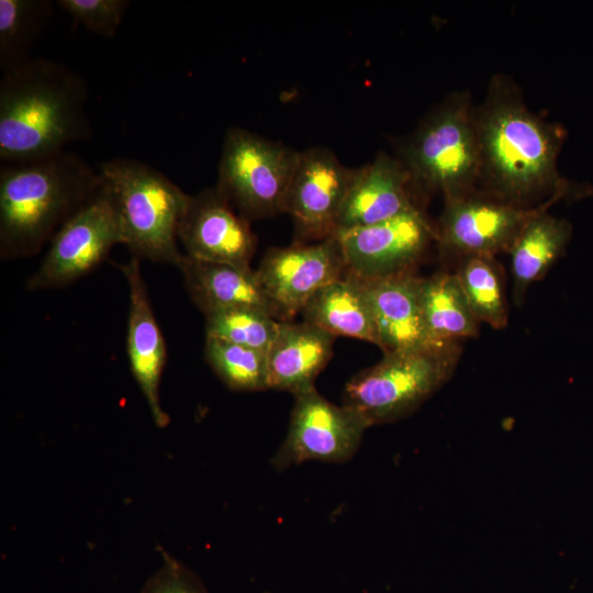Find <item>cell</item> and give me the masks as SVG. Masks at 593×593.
<instances>
[{
	"label": "cell",
	"instance_id": "10",
	"mask_svg": "<svg viewBox=\"0 0 593 593\" xmlns=\"http://www.w3.org/2000/svg\"><path fill=\"white\" fill-rule=\"evenodd\" d=\"M355 170L327 147L299 152L284 213L293 221L296 243L322 240L336 234L337 220Z\"/></svg>",
	"mask_w": 593,
	"mask_h": 593
},
{
	"label": "cell",
	"instance_id": "6",
	"mask_svg": "<svg viewBox=\"0 0 593 593\" xmlns=\"http://www.w3.org/2000/svg\"><path fill=\"white\" fill-rule=\"evenodd\" d=\"M460 353L459 343L450 342L385 354L346 383L343 405L360 415L369 427L401 419L450 379Z\"/></svg>",
	"mask_w": 593,
	"mask_h": 593
},
{
	"label": "cell",
	"instance_id": "12",
	"mask_svg": "<svg viewBox=\"0 0 593 593\" xmlns=\"http://www.w3.org/2000/svg\"><path fill=\"white\" fill-rule=\"evenodd\" d=\"M550 200L533 208L505 203L480 192L445 199L437 230V242L448 254L494 256L510 250L525 224Z\"/></svg>",
	"mask_w": 593,
	"mask_h": 593
},
{
	"label": "cell",
	"instance_id": "7",
	"mask_svg": "<svg viewBox=\"0 0 593 593\" xmlns=\"http://www.w3.org/2000/svg\"><path fill=\"white\" fill-rule=\"evenodd\" d=\"M299 152L249 130L225 133L215 188L248 221L284 213Z\"/></svg>",
	"mask_w": 593,
	"mask_h": 593
},
{
	"label": "cell",
	"instance_id": "26",
	"mask_svg": "<svg viewBox=\"0 0 593 593\" xmlns=\"http://www.w3.org/2000/svg\"><path fill=\"white\" fill-rule=\"evenodd\" d=\"M205 316V337L268 351L280 321L266 312L250 307H234L210 312Z\"/></svg>",
	"mask_w": 593,
	"mask_h": 593
},
{
	"label": "cell",
	"instance_id": "3",
	"mask_svg": "<svg viewBox=\"0 0 593 593\" xmlns=\"http://www.w3.org/2000/svg\"><path fill=\"white\" fill-rule=\"evenodd\" d=\"M101 182L100 170L68 150L1 164V259L37 254Z\"/></svg>",
	"mask_w": 593,
	"mask_h": 593
},
{
	"label": "cell",
	"instance_id": "5",
	"mask_svg": "<svg viewBox=\"0 0 593 593\" xmlns=\"http://www.w3.org/2000/svg\"><path fill=\"white\" fill-rule=\"evenodd\" d=\"M399 159L418 193L440 192L450 199L475 192L480 148L469 93H452L428 112L400 143Z\"/></svg>",
	"mask_w": 593,
	"mask_h": 593
},
{
	"label": "cell",
	"instance_id": "13",
	"mask_svg": "<svg viewBox=\"0 0 593 593\" xmlns=\"http://www.w3.org/2000/svg\"><path fill=\"white\" fill-rule=\"evenodd\" d=\"M346 272L360 279H376L411 271L437 230L422 210L377 224L339 231Z\"/></svg>",
	"mask_w": 593,
	"mask_h": 593
},
{
	"label": "cell",
	"instance_id": "23",
	"mask_svg": "<svg viewBox=\"0 0 593 593\" xmlns=\"http://www.w3.org/2000/svg\"><path fill=\"white\" fill-rule=\"evenodd\" d=\"M53 15L49 0H0V68L31 58V49Z\"/></svg>",
	"mask_w": 593,
	"mask_h": 593
},
{
	"label": "cell",
	"instance_id": "20",
	"mask_svg": "<svg viewBox=\"0 0 593 593\" xmlns=\"http://www.w3.org/2000/svg\"><path fill=\"white\" fill-rule=\"evenodd\" d=\"M305 322L336 336H347L378 346V336L365 286L345 275L323 287L303 311Z\"/></svg>",
	"mask_w": 593,
	"mask_h": 593
},
{
	"label": "cell",
	"instance_id": "11",
	"mask_svg": "<svg viewBox=\"0 0 593 593\" xmlns=\"http://www.w3.org/2000/svg\"><path fill=\"white\" fill-rule=\"evenodd\" d=\"M281 322L291 321L326 284L342 278L346 264L336 235L267 250L256 270Z\"/></svg>",
	"mask_w": 593,
	"mask_h": 593
},
{
	"label": "cell",
	"instance_id": "2",
	"mask_svg": "<svg viewBox=\"0 0 593 593\" xmlns=\"http://www.w3.org/2000/svg\"><path fill=\"white\" fill-rule=\"evenodd\" d=\"M85 78L69 66L31 57L0 79L1 164L43 158L91 136Z\"/></svg>",
	"mask_w": 593,
	"mask_h": 593
},
{
	"label": "cell",
	"instance_id": "19",
	"mask_svg": "<svg viewBox=\"0 0 593 593\" xmlns=\"http://www.w3.org/2000/svg\"><path fill=\"white\" fill-rule=\"evenodd\" d=\"M334 339L333 335L305 321L280 322L267 351L268 389L294 395L314 387V380L332 358Z\"/></svg>",
	"mask_w": 593,
	"mask_h": 593
},
{
	"label": "cell",
	"instance_id": "22",
	"mask_svg": "<svg viewBox=\"0 0 593 593\" xmlns=\"http://www.w3.org/2000/svg\"><path fill=\"white\" fill-rule=\"evenodd\" d=\"M421 306L432 345L475 337V318L456 273L438 272L421 281Z\"/></svg>",
	"mask_w": 593,
	"mask_h": 593
},
{
	"label": "cell",
	"instance_id": "24",
	"mask_svg": "<svg viewBox=\"0 0 593 593\" xmlns=\"http://www.w3.org/2000/svg\"><path fill=\"white\" fill-rule=\"evenodd\" d=\"M460 259L456 275L475 318L493 328H504L508 313L501 266L489 255Z\"/></svg>",
	"mask_w": 593,
	"mask_h": 593
},
{
	"label": "cell",
	"instance_id": "8",
	"mask_svg": "<svg viewBox=\"0 0 593 593\" xmlns=\"http://www.w3.org/2000/svg\"><path fill=\"white\" fill-rule=\"evenodd\" d=\"M116 244H122L119 215L112 193L102 179L96 192L53 236L26 288L38 291L66 287L103 262Z\"/></svg>",
	"mask_w": 593,
	"mask_h": 593
},
{
	"label": "cell",
	"instance_id": "25",
	"mask_svg": "<svg viewBox=\"0 0 593 593\" xmlns=\"http://www.w3.org/2000/svg\"><path fill=\"white\" fill-rule=\"evenodd\" d=\"M205 360L233 391L267 390V353L217 338L205 337Z\"/></svg>",
	"mask_w": 593,
	"mask_h": 593
},
{
	"label": "cell",
	"instance_id": "27",
	"mask_svg": "<svg viewBox=\"0 0 593 593\" xmlns=\"http://www.w3.org/2000/svg\"><path fill=\"white\" fill-rule=\"evenodd\" d=\"M60 7L76 24L87 31L112 38L131 4L128 0H58Z\"/></svg>",
	"mask_w": 593,
	"mask_h": 593
},
{
	"label": "cell",
	"instance_id": "1",
	"mask_svg": "<svg viewBox=\"0 0 593 593\" xmlns=\"http://www.w3.org/2000/svg\"><path fill=\"white\" fill-rule=\"evenodd\" d=\"M480 148V193L523 208L539 199L580 198L593 187L560 176L557 159L564 128L533 113L514 81L493 77L474 108Z\"/></svg>",
	"mask_w": 593,
	"mask_h": 593
},
{
	"label": "cell",
	"instance_id": "17",
	"mask_svg": "<svg viewBox=\"0 0 593 593\" xmlns=\"http://www.w3.org/2000/svg\"><path fill=\"white\" fill-rule=\"evenodd\" d=\"M361 281L371 306L378 347L383 355L437 346L429 343L423 321L422 278L407 271Z\"/></svg>",
	"mask_w": 593,
	"mask_h": 593
},
{
	"label": "cell",
	"instance_id": "28",
	"mask_svg": "<svg viewBox=\"0 0 593 593\" xmlns=\"http://www.w3.org/2000/svg\"><path fill=\"white\" fill-rule=\"evenodd\" d=\"M163 556L161 566L146 580L139 593H206L188 567L166 552Z\"/></svg>",
	"mask_w": 593,
	"mask_h": 593
},
{
	"label": "cell",
	"instance_id": "9",
	"mask_svg": "<svg viewBox=\"0 0 593 593\" xmlns=\"http://www.w3.org/2000/svg\"><path fill=\"white\" fill-rule=\"evenodd\" d=\"M367 428L356 412L311 387L294 394L288 433L271 465L283 470L311 460L345 462L357 452Z\"/></svg>",
	"mask_w": 593,
	"mask_h": 593
},
{
	"label": "cell",
	"instance_id": "4",
	"mask_svg": "<svg viewBox=\"0 0 593 593\" xmlns=\"http://www.w3.org/2000/svg\"><path fill=\"white\" fill-rule=\"evenodd\" d=\"M100 174L119 215L122 244L133 257L178 266L180 222L189 194L153 166L118 157L103 163Z\"/></svg>",
	"mask_w": 593,
	"mask_h": 593
},
{
	"label": "cell",
	"instance_id": "18",
	"mask_svg": "<svg viewBox=\"0 0 593 593\" xmlns=\"http://www.w3.org/2000/svg\"><path fill=\"white\" fill-rule=\"evenodd\" d=\"M177 267L189 296L204 315L226 309L250 307L281 322L277 307L251 267L203 261L186 255Z\"/></svg>",
	"mask_w": 593,
	"mask_h": 593
},
{
	"label": "cell",
	"instance_id": "15",
	"mask_svg": "<svg viewBox=\"0 0 593 593\" xmlns=\"http://www.w3.org/2000/svg\"><path fill=\"white\" fill-rule=\"evenodd\" d=\"M128 287L126 349L132 374L141 389L157 427L170 418L160 404L159 385L167 359L164 335L155 317L141 262L136 257L118 265Z\"/></svg>",
	"mask_w": 593,
	"mask_h": 593
},
{
	"label": "cell",
	"instance_id": "21",
	"mask_svg": "<svg viewBox=\"0 0 593 593\" xmlns=\"http://www.w3.org/2000/svg\"><path fill=\"white\" fill-rule=\"evenodd\" d=\"M548 208L525 224L508 250L516 304L522 303L528 287L541 279L563 254L572 235V225L549 214Z\"/></svg>",
	"mask_w": 593,
	"mask_h": 593
},
{
	"label": "cell",
	"instance_id": "16",
	"mask_svg": "<svg viewBox=\"0 0 593 593\" xmlns=\"http://www.w3.org/2000/svg\"><path fill=\"white\" fill-rule=\"evenodd\" d=\"M405 165L385 153L356 168L337 220V232L377 224L421 210Z\"/></svg>",
	"mask_w": 593,
	"mask_h": 593
},
{
	"label": "cell",
	"instance_id": "14",
	"mask_svg": "<svg viewBox=\"0 0 593 593\" xmlns=\"http://www.w3.org/2000/svg\"><path fill=\"white\" fill-rule=\"evenodd\" d=\"M178 238L190 258L239 267H250L256 249L249 221L215 186L189 197Z\"/></svg>",
	"mask_w": 593,
	"mask_h": 593
}]
</instances>
